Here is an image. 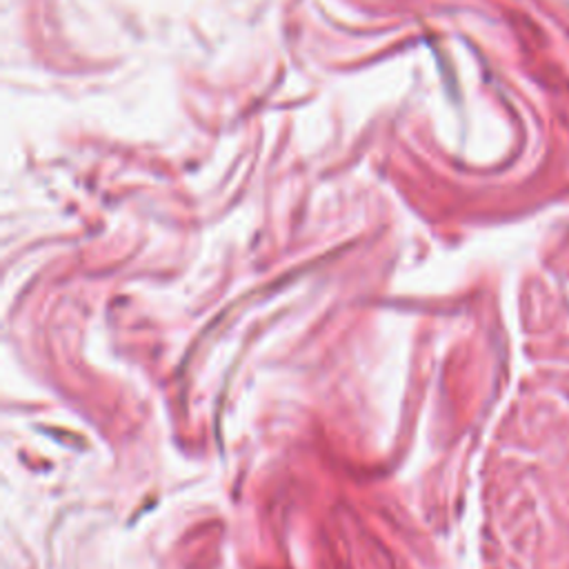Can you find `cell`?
Listing matches in <instances>:
<instances>
[]
</instances>
